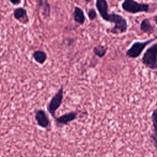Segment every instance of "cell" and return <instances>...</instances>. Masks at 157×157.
Instances as JSON below:
<instances>
[{
  "label": "cell",
  "instance_id": "4fadbf2b",
  "mask_svg": "<svg viewBox=\"0 0 157 157\" xmlns=\"http://www.w3.org/2000/svg\"><path fill=\"white\" fill-rule=\"evenodd\" d=\"M93 52L99 58H102L107 52V48L102 44H99L93 48Z\"/></svg>",
  "mask_w": 157,
  "mask_h": 157
},
{
  "label": "cell",
  "instance_id": "2e32d148",
  "mask_svg": "<svg viewBox=\"0 0 157 157\" xmlns=\"http://www.w3.org/2000/svg\"><path fill=\"white\" fill-rule=\"evenodd\" d=\"M9 1L11 4H12L13 5H15V6H17L21 2V1H20V0H14V1L10 0Z\"/></svg>",
  "mask_w": 157,
  "mask_h": 157
},
{
  "label": "cell",
  "instance_id": "8fae6325",
  "mask_svg": "<svg viewBox=\"0 0 157 157\" xmlns=\"http://www.w3.org/2000/svg\"><path fill=\"white\" fill-rule=\"evenodd\" d=\"M33 57L36 62L39 64H42L46 61L47 59V55L44 51L38 50L33 52Z\"/></svg>",
  "mask_w": 157,
  "mask_h": 157
},
{
  "label": "cell",
  "instance_id": "7a4b0ae2",
  "mask_svg": "<svg viewBox=\"0 0 157 157\" xmlns=\"http://www.w3.org/2000/svg\"><path fill=\"white\" fill-rule=\"evenodd\" d=\"M142 61L147 67L157 70V44L153 45L146 50Z\"/></svg>",
  "mask_w": 157,
  "mask_h": 157
},
{
  "label": "cell",
  "instance_id": "52a82bcc",
  "mask_svg": "<svg viewBox=\"0 0 157 157\" xmlns=\"http://www.w3.org/2000/svg\"><path fill=\"white\" fill-rule=\"evenodd\" d=\"M78 112H69L66 113H64L58 117H55L54 119L56 123L63 125H66L69 123L75 120L77 118Z\"/></svg>",
  "mask_w": 157,
  "mask_h": 157
},
{
  "label": "cell",
  "instance_id": "9c48e42d",
  "mask_svg": "<svg viewBox=\"0 0 157 157\" xmlns=\"http://www.w3.org/2000/svg\"><path fill=\"white\" fill-rule=\"evenodd\" d=\"M73 18L77 23L79 25H83L85 22V15L83 10L79 7H75L73 12Z\"/></svg>",
  "mask_w": 157,
  "mask_h": 157
},
{
  "label": "cell",
  "instance_id": "8992f818",
  "mask_svg": "<svg viewBox=\"0 0 157 157\" xmlns=\"http://www.w3.org/2000/svg\"><path fill=\"white\" fill-rule=\"evenodd\" d=\"M35 120L38 126L42 128H48L50 125V121L46 113L42 109H38L35 112Z\"/></svg>",
  "mask_w": 157,
  "mask_h": 157
},
{
  "label": "cell",
  "instance_id": "e0dca14e",
  "mask_svg": "<svg viewBox=\"0 0 157 157\" xmlns=\"http://www.w3.org/2000/svg\"><path fill=\"white\" fill-rule=\"evenodd\" d=\"M155 21H156V24H157V17H156V20H155Z\"/></svg>",
  "mask_w": 157,
  "mask_h": 157
},
{
  "label": "cell",
  "instance_id": "5b68a950",
  "mask_svg": "<svg viewBox=\"0 0 157 157\" xmlns=\"http://www.w3.org/2000/svg\"><path fill=\"white\" fill-rule=\"evenodd\" d=\"M153 40V39H151V40H149L142 42H134L131 46V47L126 51V56L131 58H136L138 57L141 54L144 48L148 44H150Z\"/></svg>",
  "mask_w": 157,
  "mask_h": 157
},
{
  "label": "cell",
  "instance_id": "277c9868",
  "mask_svg": "<svg viewBox=\"0 0 157 157\" xmlns=\"http://www.w3.org/2000/svg\"><path fill=\"white\" fill-rule=\"evenodd\" d=\"M122 9L131 13H137L143 12H148L149 6L147 4L139 3L132 0H126L121 4Z\"/></svg>",
  "mask_w": 157,
  "mask_h": 157
},
{
  "label": "cell",
  "instance_id": "5bb4252c",
  "mask_svg": "<svg viewBox=\"0 0 157 157\" xmlns=\"http://www.w3.org/2000/svg\"><path fill=\"white\" fill-rule=\"evenodd\" d=\"M140 29L146 33H150L153 30V28L148 19H144L140 25Z\"/></svg>",
  "mask_w": 157,
  "mask_h": 157
},
{
  "label": "cell",
  "instance_id": "6da1fadb",
  "mask_svg": "<svg viewBox=\"0 0 157 157\" xmlns=\"http://www.w3.org/2000/svg\"><path fill=\"white\" fill-rule=\"evenodd\" d=\"M96 7L101 18L109 23H113V27L110 32L113 34H119L127 31L128 23L126 20L121 15L115 13H109L108 3L105 0H97Z\"/></svg>",
  "mask_w": 157,
  "mask_h": 157
},
{
  "label": "cell",
  "instance_id": "30bf717a",
  "mask_svg": "<svg viewBox=\"0 0 157 157\" xmlns=\"http://www.w3.org/2000/svg\"><path fill=\"white\" fill-rule=\"evenodd\" d=\"M37 4L41 9L42 15L44 18L50 17V5L47 1H37Z\"/></svg>",
  "mask_w": 157,
  "mask_h": 157
},
{
  "label": "cell",
  "instance_id": "3957f363",
  "mask_svg": "<svg viewBox=\"0 0 157 157\" xmlns=\"http://www.w3.org/2000/svg\"><path fill=\"white\" fill-rule=\"evenodd\" d=\"M63 87L61 86L52 98L47 105V109L50 114L55 118L57 110L60 107L63 100Z\"/></svg>",
  "mask_w": 157,
  "mask_h": 157
},
{
  "label": "cell",
  "instance_id": "9a60e30c",
  "mask_svg": "<svg viewBox=\"0 0 157 157\" xmlns=\"http://www.w3.org/2000/svg\"><path fill=\"white\" fill-rule=\"evenodd\" d=\"M88 17L90 20H94L97 17V13L94 8H90L88 11Z\"/></svg>",
  "mask_w": 157,
  "mask_h": 157
},
{
  "label": "cell",
  "instance_id": "ba28073f",
  "mask_svg": "<svg viewBox=\"0 0 157 157\" xmlns=\"http://www.w3.org/2000/svg\"><path fill=\"white\" fill-rule=\"evenodd\" d=\"M13 17L20 22L23 24H26L29 21L26 10L21 7L15 8L13 11Z\"/></svg>",
  "mask_w": 157,
  "mask_h": 157
},
{
  "label": "cell",
  "instance_id": "7c38bea8",
  "mask_svg": "<svg viewBox=\"0 0 157 157\" xmlns=\"http://www.w3.org/2000/svg\"><path fill=\"white\" fill-rule=\"evenodd\" d=\"M152 124L153 133L152 135V139L154 142L155 147L157 148V110H155L152 113L151 116Z\"/></svg>",
  "mask_w": 157,
  "mask_h": 157
}]
</instances>
